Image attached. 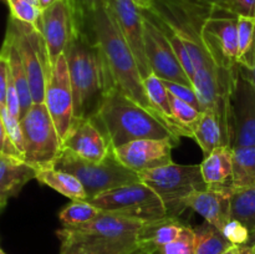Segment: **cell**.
<instances>
[{"instance_id":"d4e9b609","label":"cell","mask_w":255,"mask_h":254,"mask_svg":"<svg viewBox=\"0 0 255 254\" xmlns=\"http://www.w3.org/2000/svg\"><path fill=\"white\" fill-rule=\"evenodd\" d=\"M1 49L6 52L7 59H9L10 75H11L15 87H16L17 95H19L20 107H21L20 120H21L22 117H24V115L26 114V112L31 109L32 105H34L31 91H30L29 81H27V75L24 69V65H22L19 51H17L16 49V45H15L14 40L11 39L10 35H5Z\"/></svg>"},{"instance_id":"4fadbf2b","label":"cell","mask_w":255,"mask_h":254,"mask_svg":"<svg viewBox=\"0 0 255 254\" xmlns=\"http://www.w3.org/2000/svg\"><path fill=\"white\" fill-rule=\"evenodd\" d=\"M37 29L44 36L51 65L66 50L77 31L76 20L70 0H57L41 10Z\"/></svg>"},{"instance_id":"74e56055","label":"cell","mask_w":255,"mask_h":254,"mask_svg":"<svg viewBox=\"0 0 255 254\" xmlns=\"http://www.w3.org/2000/svg\"><path fill=\"white\" fill-rule=\"evenodd\" d=\"M70 4L74 10L75 20L79 22L87 15L106 6L107 0H70Z\"/></svg>"},{"instance_id":"bcb514c9","label":"cell","mask_w":255,"mask_h":254,"mask_svg":"<svg viewBox=\"0 0 255 254\" xmlns=\"http://www.w3.org/2000/svg\"><path fill=\"white\" fill-rule=\"evenodd\" d=\"M56 1L57 0H37V6L40 7V10H44Z\"/></svg>"},{"instance_id":"ac0fdd59","label":"cell","mask_w":255,"mask_h":254,"mask_svg":"<svg viewBox=\"0 0 255 254\" xmlns=\"http://www.w3.org/2000/svg\"><path fill=\"white\" fill-rule=\"evenodd\" d=\"M184 206L193 209L221 232L231 219V194L226 192L209 188L196 191L184 199Z\"/></svg>"},{"instance_id":"277c9868","label":"cell","mask_w":255,"mask_h":254,"mask_svg":"<svg viewBox=\"0 0 255 254\" xmlns=\"http://www.w3.org/2000/svg\"><path fill=\"white\" fill-rule=\"evenodd\" d=\"M139 181L148 186L163 202L167 216L178 218L184 211V199L196 191L207 189L199 164L169 163L138 173Z\"/></svg>"},{"instance_id":"f1b7e54d","label":"cell","mask_w":255,"mask_h":254,"mask_svg":"<svg viewBox=\"0 0 255 254\" xmlns=\"http://www.w3.org/2000/svg\"><path fill=\"white\" fill-rule=\"evenodd\" d=\"M193 231L194 254H222L233 246L219 229L207 222L193 228Z\"/></svg>"},{"instance_id":"8d00e7d4","label":"cell","mask_w":255,"mask_h":254,"mask_svg":"<svg viewBox=\"0 0 255 254\" xmlns=\"http://www.w3.org/2000/svg\"><path fill=\"white\" fill-rule=\"evenodd\" d=\"M163 85L166 86L167 91L174 96L176 99L181 100V101L187 102L191 106L196 107L197 110L203 112L202 110L201 104H199L198 96H197L196 91H194L193 86H189V85L179 84V82H173V81H167V80H162Z\"/></svg>"},{"instance_id":"f35d334b","label":"cell","mask_w":255,"mask_h":254,"mask_svg":"<svg viewBox=\"0 0 255 254\" xmlns=\"http://www.w3.org/2000/svg\"><path fill=\"white\" fill-rule=\"evenodd\" d=\"M222 10L234 16H248L255 19V0H227Z\"/></svg>"},{"instance_id":"5b68a950","label":"cell","mask_w":255,"mask_h":254,"mask_svg":"<svg viewBox=\"0 0 255 254\" xmlns=\"http://www.w3.org/2000/svg\"><path fill=\"white\" fill-rule=\"evenodd\" d=\"M55 167L72 173L81 182L87 194V201L104 192L139 181L138 173L122 166L112 151L105 161L91 162L61 149Z\"/></svg>"},{"instance_id":"30bf717a","label":"cell","mask_w":255,"mask_h":254,"mask_svg":"<svg viewBox=\"0 0 255 254\" xmlns=\"http://www.w3.org/2000/svg\"><path fill=\"white\" fill-rule=\"evenodd\" d=\"M44 104L54 121L60 138L64 141L75 119L74 95L65 54L60 55L52 65L45 86Z\"/></svg>"},{"instance_id":"4dcf8cb0","label":"cell","mask_w":255,"mask_h":254,"mask_svg":"<svg viewBox=\"0 0 255 254\" xmlns=\"http://www.w3.org/2000/svg\"><path fill=\"white\" fill-rule=\"evenodd\" d=\"M101 209L89 201H71L59 213V219L65 227H75L94 221Z\"/></svg>"},{"instance_id":"3957f363","label":"cell","mask_w":255,"mask_h":254,"mask_svg":"<svg viewBox=\"0 0 255 254\" xmlns=\"http://www.w3.org/2000/svg\"><path fill=\"white\" fill-rule=\"evenodd\" d=\"M109 139L111 148L136 139H169L177 144V137L158 117L114 86L105 96L92 117Z\"/></svg>"},{"instance_id":"836d02e7","label":"cell","mask_w":255,"mask_h":254,"mask_svg":"<svg viewBox=\"0 0 255 254\" xmlns=\"http://www.w3.org/2000/svg\"><path fill=\"white\" fill-rule=\"evenodd\" d=\"M0 115H1L2 122H4L5 131H6L7 137L10 141L14 143L17 151L22 154L24 157V136H22L21 125H20V120L12 116L6 109V106L0 107Z\"/></svg>"},{"instance_id":"f6af8a7d","label":"cell","mask_w":255,"mask_h":254,"mask_svg":"<svg viewBox=\"0 0 255 254\" xmlns=\"http://www.w3.org/2000/svg\"><path fill=\"white\" fill-rule=\"evenodd\" d=\"M134 2H136V5L137 6L139 7V9H148L149 6H151V4H152V1H153V0H133Z\"/></svg>"},{"instance_id":"d590c367","label":"cell","mask_w":255,"mask_h":254,"mask_svg":"<svg viewBox=\"0 0 255 254\" xmlns=\"http://www.w3.org/2000/svg\"><path fill=\"white\" fill-rule=\"evenodd\" d=\"M222 233L233 246H249L253 241L251 231L236 219H229L222 229Z\"/></svg>"},{"instance_id":"7402d4cb","label":"cell","mask_w":255,"mask_h":254,"mask_svg":"<svg viewBox=\"0 0 255 254\" xmlns=\"http://www.w3.org/2000/svg\"><path fill=\"white\" fill-rule=\"evenodd\" d=\"M144 223L146 222L139 221V219L101 212L94 221L81 224V226L70 227V228L84 232V233L101 234V236L120 238V237H137Z\"/></svg>"},{"instance_id":"44dd1931","label":"cell","mask_w":255,"mask_h":254,"mask_svg":"<svg viewBox=\"0 0 255 254\" xmlns=\"http://www.w3.org/2000/svg\"><path fill=\"white\" fill-rule=\"evenodd\" d=\"M184 226L186 224L173 217H164L157 221L146 222L137 234L138 247L149 253L159 252L167 244L178 238Z\"/></svg>"},{"instance_id":"681fc988","label":"cell","mask_w":255,"mask_h":254,"mask_svg":"<svg viewBox=\"0 0 255 254\" xmlns=\"http://www.w3.org/2000/svg\"><path fill=\"white\" fill-rule=\"evenodd\" d=\"M26 1L31 2V4H35V5H37V0H26Z\"/></svg>"},{"instance_id":"5bb4252c","label":"cell","mask_w":255,"mask_h":254,"mask_svg":"<svg viewBox=\"0 0 255 254\" xmlns=\"http://www.w3.org/2000/svg\"><path fill=\"white\" fill-rule=\"evenodd\" d=\"M61 241L60 254H131L139 248L137 237H107L84 233L62 226L56 232Z\"/></svg>"},{"instance_id":"7c38bea8","label":"cell","mask_w":255,"mask_h":254,"mask_svg":"<svg viewBox=\"0 0 255 254\" xmlns=\"http://www.w3.org/2000/svg\"><path fill=\"white\" fill-rule=\"evenodd\" d=\"M201 32L219 66L228 70L238 66V16L217 10L207 17Z\"/></svg>"},{"instance_id":"7bdbcfd3","label":"cell","mask_w":255,"mask_h":254,"mask_svg":"<svg viewBox=\"0 0 255 254\" xmlns=\"http://www.w3.org/2000/svg\"><path fill=\"white\" fill-rule=\"evenodd\" d=\"M242 70H243L244 74L252 80V82L255 85V46H254V51H253V56H252V62L251 66L249 67H243L241 66Z\"/></svg>"},{"instance_id":"603a6c76","label":"cell","mask_w":255,"mask_h":254,"mask_svg":"<svg viewBox=\"0 0 255 254\" xmlns=\"http://www.w3.org/2000/svg\"><path fill=\"white\" fill-rule=\"evenodd\" d=\"M192 138L199 144L204 157L219 147H229V138L218 117L212 111H203L193 129Z\"/></svg>"},{"instance_id":"1f68e13d","label":"cell","mask_w":255,"mask_h":254,"mask_svg":"<svg viewBox=\"0 0 255 254\" xmlns=\"http://www.w3.org/2000/svg\"><path fill=\"white\" fill-rule=\"evenodd\" d=\"M255 46V19L238 16V62L249 67Z\"/></svg>"},{"instance_id":"cb8c5ba5","label":"cell","mask_w":255,"mask_h":254,"mask_svg":"<svg viewBox=\"0 0 255 254\" xmlns=\"http://www.w3.org/2000/svg\"><path fill=\"white\" fill-rule=\"evenodd\" d=\"M35 179L71 201H87V194L81 182L72 173L57 169L55 166L37 169Z\"/></svg>"},{"instance_id":"52a82bcc","label":"cell","mask_w":255,"mask_h":254,"mask_svg":"<svg viewBox=\"0 0 255 254\" xmlns=\"http://www.w3.org/2000/svg\"><path fill=\"white\" fill-rule=\"evenodd\" d=\"M24 136V159L36 169L55 166L62 149L54 121L45 104H34L20 120Z\"/></svg>"},{"instance_id":"d6a6232c","label":"cell","mask_w":255,"mask_h":254,"mask_svg":"<svg viewBox=\"0 0 255 254\" xmlns=\"http://www.w3.org/2000/svg\"><path fill=\"white\" fill-rule=\"evenodd\" d=\"M6 2L10 9V16L37 27L41 15V10L37 5L26 0H6Z\"/></svg>"},{"instance_id":"b9f144b4","label":"cell","mask_w":255,"mask_h":254,"mask_svg":"<svg viewBox=\"0 0 255 254\" xmlns=\"http://www.w3.org/2000/svg\"><path fill=\"white\" fill-rule=\"evenodd\" d=\"M222 254H252L251 246H232Z\"/></svg>"},{"instance_id":"9a60e30c","label":"cell","mask_w":255,"mask_h":254,"mask_svg":"<svg viewBox=\"0 0 255 254\" xmlns=\"http://www.w3.org/2000/svg\"><path fill=\"white\" fill-rule=\"evenodd\" d=\"M107 10L111 12L117 26L128 44L142 77L151 74V67L144 51V27L142 10L133 0H107Z\"/></svg>"},{"instance_id":"ba28073f","label":"cell","mask_w":255,"mask_h":254,"mask_svg":"<svg viewBox=\"0 0 255 254\" xmlns=\"http://www.w3.org/2000/svg\"><path fill=\"white\" fill-rule=\"evenodd\" d=\"M89 202L102 212L120 214L143 222L157 221L168 217L161 198L141 181L104 192Z\"/></svg>"},{"instance_id":"9c48e42d","label":"cell","mask_w":255,"mask_h":254,"mask_svg":"<svg viewBox=\"0 0 255 254\" xmlns=\"http://www.w3.org/2000/svg\"><path fill=\"white\" fill-rule=\"evenodd\" d=\"M229 147H255V85L238 65L228 102Z\"/></svg>"},{"instance_id":"60d3db41","label":"cell","mask_w":255,"mask_h":254,"mask_svg":"<svg viewBox=\"0 0 255 254\" xmlns=\"http://www.w3.org/2000/svg\"><path fill=\"white\" fill-rule=\"evenodd\" d=\"M1 154H5V156H12L17 157V158H22V154L17 151L16 147L14 146L10 138L7 137L6 131H5L4 122H2L1 115H0V156Z\"/></svg>"},{"instance_id":"e0dca14e","label":"cell","mask_w":255,"mask_h":254,"mask_svg":"<svg viewBox=\"0 0 255 254\" xmlns=\"http://www.w3.org/2000/svg\"><path fill=\"white\" fill-rule=\"evenodd\" d=\"M62 149L91 162L105 161L112 151L107 137L92 119H74Z\"/></svg>"},{"instance_id":"ffe728a7","label":"cell","mask_w":255,"mask_h":254,"mask_svg":"<svg viewBox=\"0 0 255 254\" xmlns=\"http://www.w3.org/2000/svg\"><path fill=\"white\" fill-rule=\"evenodd\" d=\"M201 172L207 188L226 192L231 194L233 161L231 147H219L204 157L201 164Z\"/></svg>"},{"instance_id":"ab89813d","label":"cell","mask_w":255,"mask_h":254,"mask_svg":"<svg viewBox=\"0 0 255 254\" xmlns=\"http://www.w3.org/2000/svg\"><path fill=\"white\" fill-rule=\"evenodd\" d=\"M9 59L4 50H0V107L6 106L7 85H9Z\"/></svg>"},{"instance_id":"484cf974","label":"cell","mask_w":255,"mask_h":254,"mask_svg":"<svg viewBox=\"0 0 255 254\" xmlns=\"http://www.w3.org/2000/svg\"><path fill=\"white\" fill-rule=\"evenodd\" d=\"M143 86L147 97H148L152 107L157 112L159 119L164 122V125L177 137H181L178 128H177L176 124H174L171 100H169V92L167 91L166 86L163 85L162 80L157 75H154L153 72H151L148 76H146L143 79Z\"/></svg>"},{"instance_id":"8992f818","label":"cell","mask_w":255,"mask_h":254,"mask_svg":"<svg viewBox=\"0 0 255 254\" xmlns=\"http://www.w3.org/2000/svg\"><path fill=\"white\" fill-rule=\"evenodd\" d=\"M6 34L14 40L26 71L34 104H42L46 80L51 71L49 51L44 36L37 27L10 16Z\"/></svg>"},{"instance_id":"7dc6e473","label":"cell","mask_w":255,"mask_h":254,"mask_svg":"<svg viewBox=\"0 0 255 254\" xmlns=\"http://www.w3.org/2000/svg\"><path fill=\"white\" fill-rule=\"evenodd\" d=\"M158 253H159V252H156V253H149V252L144 251V249L138 248L137 251H134L133 253H131V254H158Z\"/></svg>"},{"instance_id":"f546056e","label":"cell","mask_w":255,"mask_h":254,"mask_svg":"<svg viewBox=\"0 0 255 254\" xmlns=\"http://www.w3.org/2000/svg\"><path fill=\"white\" fill-rule=\"evenodd\" d=\"M169 100H171L174 124L178 128L179 134H181V137H191L192 138L194 127L198 124L203 112L197 110L196 107L191 106L187 102L176 99L171 94H169Z\"/></svg>"},{"instance_id":"f5cc1de1","label":"cell","mask_w":255,"mask_h":254,"mask_svg":"<svg viewBox=\"0 0 255 254\" xmlns=\"http://www.w3.org/2000/svg\"><path fill=\"white\" fill-rule=\"evenodd\" d=\"M158 254H162V253H161V252H159V253H158Z\"/></svg>"},{"instance_id":"2e32d148","label":"cell","mask_w":255,"mask_h":254,"mask_svg":"<svg viewBox=\"0 0 255 254\" xmlns=\"http://www.w3.org/2000/svg\"><path fill=\"white\" fill-rule=\"evenodd\" d=\"M176 146L169 139H136L112 148L117 161L131 171L139 173L172 163V148Z\"/></svg>"},{"instance_id":"8fae6325","label":"cell","mask_w":255,"mask_h":254,"mask_svg":"<svg viewBox=\"0 0 255 254\" xmlns=\"http://www.w3.org/2000/svg\"><path fill=\"white\" fill-rule=\"evenodd\" d=\"M142 15L144 27V51L151 71L161 80L192 86L191 80L187 76L166 35L144 10H142Z\"/></svg>"},{"instance_id":"4316f807","label":"cell","mask_w":255,"mask_h":254,"mask_svg":"<svg viewBox=\"0 0 255 254\" xmlns=\"http://www.w3.org/2000/svg\"><path fill=\"white\" fill-rule=\"evenodd\" d=\"M233 176L231 191L251 188L255 186V147L232 148ZM231 192V193H232Z\"/></svg>"},{"instance_id":"7a4b0ae2","label":"cell","mask_w":255,"mask_h":254,"mask_svg":"<svg viewBox=\"0 0 255 254\" xmlns=\"http://www.w3.org/2000/svg\"><path fill=\"white\" fill-rule=\"evenodd\" d=\"M76 26L77 30L91 35L101 47L115 84L127 96L159 119L144 91L143 77L139 72L136 59L107 7H101L87 15L81 21L76 22Z\"/></svg>"},{"instance_id":"e575fe53","label":"cell","mask_w":255,"mask_h":254,"mask_svg":"<svg viewBox=\"0 0 255 254\" xmlns=\"http://www.w3.org/2000/svg\"><path fill=\"white\" fill-rule=\"evenodd\" d=\"M162 254H194V231L189 226H184L177 239L161 249Z\"/></svg>"},{"instance_id":"6da1fadb","label":"cell","mask_w":255,"mask_h":254,"mask_svg":"<svg viewBox=\"0 0 255 254\" xmlns=\"http://www.w3.org/2000/svg\"><path fill=\"white\" fill-rule=\"evenodd\" d=\"M74 95L75 119H92L107 92L116 86L101 47L77 30L65 50Z\"/></svg>"},{"instance_id":"ee69618b","label":"cell","mask_w":255,"mask_h":254,"mask_svg":"<svg viewBox=\"0 0 255 254\" xmlns=\"http://www.w3.org/2000/svg\"><path fill=\"white\" fill-rule=\"evenodd\" d=\"M194 1L201 2V4L209 5V6H213V7H217V9L222 10L227 0H194ZM222 11H223V10H222Z\"/></svg>"},{"instance_id":"d6986e66","label":"cell","mask_w":255,"mask_h":254,"mask_svg":"<svg viewBox=\"0 0 255 254\" xmlns=\"http://www.w3.org/2000/svg\"><path fill=\"white\" fill-rule=\"evenodd\" d=\"M35 167L25 159L12 156H0V206L5 208L7 201L16 197L22 187L36 178Z\"/></svg>"},{"instance_id":"816d5d0a","label":"cell","mask_w":255,"mask_h":254,"mask_svg":"<svg viewBox=\"0 0 255 254\" xmlns=\"http://www.w3.org/2000/svg\"><path fill=\"white\" fill-rule=\"evenodd\" d=\"M2 209H4V208H2V207L0 206V213H1V211H2Z\"/></svg>"},{"instance_id":"f907efd6","label":"cell","mask_w":255,"mask_h":254,"mask_svg":"<svg viewBox=\"0 0 255 254\" xmlns=\"http://www.w3.org/2000/svg\"><path fill=\"white\" fill-rule=\"evenodd\" d=\"M0 254H6V253H5L4 251H2V248H1V247H0Z\"/></svg>"},{"instance_id":"83f0119b","label":"cell","mask_w":255,"mask_h":254,"mask_svg":"<svg viewBox=\"0 0 255 254\" xmlns=\"http://www.w3.org/2000/svg\"><path fill=\"white\" fill-rule=\"evenodd\" d=\"M231 219L243 223L255 238V186L232 192Z\"/></svg>"},{"instance_id":"c3c4849f","label":"cell","mask_w":255,"mask_h":254,"mask_svg":"<svg viewBox=\"0 0 255 254\" xmlns=\"http://www.w3.org/2000/svg\"><path fill=\"white\" fill-rule=\"evenodd\" d=\"M251 249H252V254H255V238L253 239V242H252Z\"/></svg>"}]
</instances>
